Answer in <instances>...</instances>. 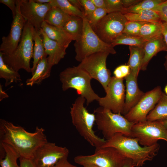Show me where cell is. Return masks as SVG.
<instances>
[{"mask_svg":"<svg viewBox=\"0 0 167 167\" xmlns=\"http://www.w3.org/2000/svg\"><path fill=\"white\" fill-rule=\"evenodd\" d=\"M45 131L43 128L36 126L35 132L30 133L20 126H15L4 119L0 120V143L11 146L20 157L32 159L36 149L48 142Z\"/></svg>","mask_w":167,"mask_h":167,"instance_id":"cell-1","label":"cell"},{"mask_svg":"<svg viewBox=\"0 0 167 167\" xmlns=\"http://www.w3.org/2000/svg\"><path fill=\"white\" fill-rule=\"evenodd\" d=\"M138 139L121 133L115 134L106 142L102 147L116 149L125 158L131 159L135 167L142 166L147 161H151L157 155L160 148L158 143L149 147H141Z\"/></svg>","mask_w":167,"mask_h":167,"instance_id":"cell-2","label":"cell"},{"mask_svg":"<svg viewBox=\"0 0 167 167\" xmlns=\"http://www.w3.org/2000/svg\"><path fill=\"white\" fill-rule=\"evenodd\" d=\"M85 99L80 96L70 108L72 124L80 135L91 146L96 148L102 147L106 140L96 135L93 128L96 121L95 114L89 112L84 106Z\"/></svg>","mask_w":167,"mask_h":167,"instance_id":"cell-3","label":"cell"},{"mask_svg":"<svg viewBox=\"0 0 167 167\" xmlns=\"http://www.w3.org/2000/svg\"><path fill=\"white\" fill-rule=\"evenodd\" d=\"M59 79L63 91L70 88L76 90L80 96L85 98L88 105L94 101H97L100 97L92 87V78L89 75L77 66L67 68L61 71Z\"/></svg>","mask_w":167,"mask_h":167,"instance_id":"cell-4","label":"cell"},{"mask_svg":"<svg viewBox=\"0 0 167 167\" xmlns=\"http://www.w3.org/2000/svg\"><path fill=\"white\" fill-rule=\"evenodd\" d=\"M34 28L26 22L20 41L16 49L10 55L3 54L4 62L16 71L18 72L20 69H24L28 72L31 73L30 61L33 56Z\"/></svg>","mask_w":167,"mask_h":167,"instance_id":"cell-5","label":"cell"},{"mask_svg":"<svg viewBox=\"0 0 167 167\" xmlns=\"http://www.w3.org/2000/svg\"><path fill=\"white\" fill-rule=\"evenodd\" d=\"M98 129L101 131L106 140L115 134L121 133L132 137V128L134 123L128 121L121 114L99 107L94 111Z\"/></svg>","mask_w":167,"mask_h":167,"instance_id":"cell-6","label":"cell"},{"mask_svg":"<svg viewBox=\"0 0 167 167\" xmlns=\"http://www.w3.org/2000/svg\"><path fill=\"white\" fill-rule=\"evenodd\" d=\"M74 45L75 59L80 62L95 53L106 52L113 54L116 53L113 46L103 42L98 37L85 18H83L82 37L79 40L75 41Z\"/></svg>","mask_w":167,"mask_h":167,"instance_id":"cell-7","label":"cell"},{"mask_svg":"<svg viewBox=\"0 0 167 167\" xmlns=\"http://www.w3.org/2000/svg\"><path fill=\"white\" fill-rule=\"evenodd\" d=\"M126 158L113 147H101L96 148L92 155H78L74 160L76 163L82 166L92 164L99 167H122Z\"/></svg>","mask_w":167,"mask_h":167,"instance_id":"cell-8","label":"cell"},{"mask_svg":"<svg viewBox=\"0 0 167 167\" xmlns=\"http://www.w3.org/2000/svg\"><path fill=\"white\" fill-rule=\"evenodd\" d=\"M127 21L121 13H108L96 25L92 28L102 41L111 45L123 33Z\"/></svg>","mask_w":167,"mask_h":167,"instance_id":"cell-9","label":"cell"},{"mask_svg":"<svg viewBox=\"0 0 167 167\" xmlns=\"http://www.w3.org/2000/svg\"><path fill=\"white\" fill-rule=\"evenodd\" d=\"M131 131L132 138H137L139 143L144 147L156 144L159 139L167 142V129L160 121L146 120L135 123Z\"/></svg>","mask_w":167,"mask_h":167,"instance_id":"cell-10","label":"cell"},{"mask_svg":"<svg viewBox=\"0 0 167 167\" xmlns=\"http://www.w3.org/2000/svg\"><path fill=\"white\" fill-rule=\"evenodd\" d=\"M109 54L106 52L94 53L86 58L77 66L86 71L92 79L98 81L105 91L112 77L111 73L106 65V59Z\"/></svg>","mask_w":167,"mask_h":167,"instance_id":"cell-11","label":"cell"},{"mask_svg":"<svg viewBox=\"0 0 167 167\" xmlns=\"http://www.w3.org/2000/svg\"><path fill=\"white\" fill-rule=\"evenodd\" d=\"M105 91V96L97 101L100 106L113 113L122 114L125 99L123 79L112 77Z\"/></svg>","mask_w":167,"mask_h":167,"instance_id":"cell-12","label":"cell"},{"mask_svg":"<svg viewBox=\"0 0 167 167\" xmlns=\"http://www.w3.org/2000/svg\"><path fill=\"white\" fill-rule=\"evenodd\" d=\"M162 92L161 87L157 86L145 93L138 103L124 117L135 124L146 120L148 115L155 107Z\"/></svg>","mask_w":167,"mask_h":167,"instance_id":"cell-13","label":"cell"},{"mask_svg":"<svg viewBox=\"0 0 167 167\" xmlns=\"http://www.w3.org/2000/svg\"><path fill=\"white\" fill-rule=\"evenodd\" d=\"M69 150L65 147L47 142L34 152L32 160L35 167H53L62 158L68 156Z\"/></svg>","mask_w":167,"mask_h":167,"instance_id":"cell-14","label":"cell"},{"mask_svg":"<svg viewBox=\"0 0 167 167\" xmlns=\"http://www.w3.org/2000/svg\"><path fill=\"white\" fill-rule=\"evenodd\" d=\"M18 2L20 14L26 22L40 29L46 13L52 7L50 4H40L33 0H18Z\"/></svg>","mask_w":167,"mask_h":167,"instance_id":"cell-15","label":"cell"},{"mask_svg":"<svg viewBox=\"0 0 167 167\" xmlns=\"http://www.w3.org/2000/svg\"><path fill=\"white\" fill-rule=\"evenodd\" d=\"M17 11L11 25L8 35L2 38L0 52L3 55L11 54L17 48L20 41L26 21L20 14L18 0L16 2Z\"/></svg>","mask_w":167,"mask_h":167,"instance_id":"cell-16","label":"cell"},{"mask_svg":"<svg viewBox=\"0 0 167 167\" xmlns=\"http://www.w3.org/2000/svg\"><path fill=\"white\" fill-rule=\"evenodd\" d=\"M138 77L131 72L125 78L126 93L125 105L122 113L124 115L134 106L144 95L145 93L139 88Z\"/></svg>","mask_w":167,"mask_h":167,"instance_id":"cell-17","label":"cell"},{"mask_svg":"<svg viewBox=\"0 0 167 167\" xmlns=\"http://www.w3.org/2000/svg\"><path fill=\"white\" fill-rule=\"evenodd\" d=\"M161 51H167V45L162 34L147 41L143 48V58L141 70H146L152 58Z\"/></svg>","mask_w":167,"mask_h":167,"instance_id":"cell-18","label":"cell"},{"mask_svg":"<svg viewBox=\"0 0 167 167\" xmlns=\"http://www.w3.org/2000/svg\"><path fill=\"white\" fill-rule=\"evenodd\" d=\"M45 52L49 65L52 67L58 63L66 54V49L57 42L49 38L42 29H40Z\"/></svg>","mask_w":167,"mask_h":167,"instance_id":"cell-19","label":"cell"},{"mask_svg":"<svg viewBox=\"0 0 167 167\" xmlns=\"http://www.w3.org/2000/svg\"><path fill=\"white\" fill-rule=\"evenodd\" d=\"M41 28L49 38L57 42L66 49L73 41L62 28L50 25L44 21Z\"/></svg>","mask_w":167,"mask_h":167,"instance_id":"cell-20","label":"cell"},{"mask_svg":"<svg viewBox=\"0 0 167 167\" xmlns=\"http://www.w3.org/2000/svg\"><path fill=\"white\" fill-rule=\"evenodd\" d=\"M52 67L49 63L47 57L41 59L38 62L32 76L26 80V85L32 86L35 84H40L50 76Z\"/></svg>","mask_w":167,"mask_h":167,"instance_id":"cell-21","label":"cell"},{"mask_svg":"<svg viewBox=\"0 0 167 167\" xmlns=\"http://www.w3.org/2000/svg\"><path fill=\"white\" fill-rule=\"evenodd\" d=\"M33 39L34 43L33 56V65L31 68L32 75L35 71L39 62L43 58L47 57V56L45 52L40 29L34 28Z\"/></svg>","mask_w":167,"mask_h":167,"instance_id":"cell-22","label":"cell"},{"mask_svg":"<svg viewBox=\"0 0 167 167\" xmlns=\"http://www.w3.org/2000/svg\"><path fill=\"white\" fill-rule=\"evenodd\" d=\"M62 28L73 40L78 41L80 39L83 34V18L71 15Z\"/></svg>","mask_w":167,"mask_h":167,"instance_id":"cell-23","label":"cell"},{"mask_svg":"<svg viewBox=\"0 0 167 167\" xmlns=\"http://www.w3.org/2000/svg\"><path fill=\"white\" fill-rule=\"evenodd\" d=\"M71 16L58 8L52 7L46 13L44 21L50 25L62 28Z\"/></svg>","mask_w":167,"mask_h":167,"instance_id":"cell-24","label":"cell"},{"mask_svg":"<svg viewBox=\"0 0 167 167\" xmlns=\"http://www.w3.org/2000/svg\"><path fill=\"white\" fill-rule=\"evenodd\" d=\"M167 119V95L162 92L158 102L147 116V120L161 121Z\"/></svg>","mask_w":167,"mask_h":167,"instance_id":"cell-25","label":"cell"},{"mask_svg":"<svg viewBox=\"0 0 167 167\" xmlns=\"http://www.w3.org/2000/svg\"><path fill=\"white\" fill-rule=\"evenodd\" d=\"M129 49L130 54L127 65L130 67V72L138 77L143 61V48L129 46Z\"/></svg>","mask_w":167,"mask_h":167,"instance_id":"cell-26","label":"cell"},{"mask_svg":"<svg viewBox=\"0 0 167 167\" xmlns=\"http://www.w3.org/2000/svg\"><path fill=\"white\" fill-rule=\"evenodd\" d=\"M0 148L3 149L5 153L4 157L0 159L1 167H20L17 160L20 156L13 147L6 143H0Z\"/></svg>","mask_w":167,"mask_h":167,"instance_id":"cell-27","label":"cell"},{"mask_svg":"<svg viewBox=\"0 0 167 167\" xmlns=\"http://www.w3.org/2000/svg\"><path fill=\"white\" fill-rule=\"evenodd\" d=\"M2 56L3 54L0 52V78L5 79V86L21 81L19 72L10 68L4 62Z\"/></svg>","mask_w":167,"mask_h":167,"instance_id":"cell-28","label":"cell"},{"mask_svg":"<svg viewBox=\"0 0 167 167\" xmlns=\"http://www.w3.org/2000/svg\"><path fill=\"white\" fill-rule=\"evenodd\" d=\"M162 22L160 23L146 22L142 26L139 36L148 41L161 35Z\"/></svg>","mask_w":167,"mask_h":167,"instance_id":"cell-29","label":"cell"},{"mask_svg":"<svg viewBox=\"0 0 167 167\" xmlns=\"http://www.w3.org/2000/svg\"><path fill=\"white\" fill-rule=\"evenodd\" d=\"M147 41L139 36H135L122 33L112 44L114 47L119 45H127L143 48Z\"/></svg>","mask_w":167,"mask_h":167,"instance_id":"cell-30","label":"cell"},{"mask_svg":"<svg viewBox=\"0 0 167 167\" xmlns=\"http://www.w3.org/2000/svg\"><path fill=\"white\" fill-rule=\"evenodd\" d=\"M50 4L52 7L58 8L70 15L85 18L84 13L74 6L68 0H52Z\"/></svg>","mask_w":167,"mask_h":167,"instance_id":"cell-31","label":"cell"},{"mask_svg":"<svg viewBox=\"0 0 167 167\" xmlns=\"http://www.w3.org/2000/svg\"><path fill=\"white\" fill-rule=\"evenodd\" d=\"M162 0H144L129 8L125 9V12L134 13L144 9L152 10L155 7L162 3Z\"/></svg>","mask_w":167,"mask_h":167,"instance_id":"cell-32","label":"cell"},{"mask_svg":"<svg viewBox=\"0 0 167 167\" xmlns=\"http://www.w3.org/2000/svg\"><path fill=\"white\" fill-rule=\"evenodd\" d=\"M123 14L129 21L147 22L154 23H160L162 22L160 19L144 15L129 12H125Z\"/></svg>","mask_w":167,"mask_h":167,"instance_id":"cell-33","label":"cell"},{"mask_svg":"<svg viewBox=\"0 0 167 167\" xmlns=\"http://www.w3.org/2000/svg\"><path fill=\"white\" fill-rule=\"evenodd\" d=\"M146 22H147L127 21L126 23L123 33L131 35L139 36L141 28Z\"/></svg>","mask_w":167,"mask_h":167,"instance_id":"cell-34","label":"cell"},{"mask_svg":"<svg viewBox=\"0 0 167 167\" xmlns=\"http://www.w3.org/2000/svg\"><path fill=\"white\" fill-rule=\"evenodd\" d=\"M107 14L105 9L96 8L90 15L86 18L92 27L96 25Z\"/></svg>","mask_w":167,"mask_h":167,"instance_id":"cell-35","label":"cell"},{"mask_svg":"<svg viewBox=\"0 0 167 167\" xmlns=\"http://www.w3.org/2000/svg\"><path fill=\"white\" fill-rule=\"evenodd\" d=\"M106 10L108 14L120 12L123 13L125 9L123 6L122 0H104Z\"/></svg>","mask_w":167,"mask_h":167,"instance_id":"cell-36","label":"cell"},{"mask_svg":"<svg viewBox=\"0 0 167 167\" xmlns=\"http://www.w3.org/2000/svg\"><path fill=\"white\" fill-rule=\"evenodd\" d=\"M152 10L157 13L162 21L167 23V0H164Z\"/></svg>","mask_w":167,"mask_h":167,"instance_id":"cell-37","label":"cell"},{"mask_svg":"<svg viewBox=\"0 0 167 167\" xmlns=\"http://www.w3.org/2000/svg\"><path fill=\"white\" fill-rule=\"evenodd\" d=\"M130 73L129 66L126 65H122L117 67L113 73L114 76L118 79H123L128 75Z\"/></svg>","mask_w":167,"mask_h":167,"instance_id":"cell-38","label":"cell"},{"mask_svg":"<svg viewBox=\"0 0 167 167\" xmlns=\"http://www.w3.org/2000/svg\"><path fill=\"white\" fill-rule=\"evenodd\" d=\"M84 10L85 18L90 15L96 8L91 0H80Z\"/></svg>","mask_w":167,"mask_h":167,"instance_id":"cell-39","label":"cell"},{"mask_svg":"<svg viewBox=\"0 0 167 167\" xmlns=\"http://www.w3.org/2000/svg\"><path fill=\"white\" fill-rule=\"evenodd\" d=\"M17 0H0V2L7 6L11 11L13 18L15 16L17 11Z\"/></svg>","mask_w":167,"mask_h":167,"instance_id":"cell-40","label":"cell"},{"mask_svg":"<svg viewBox=\"0 0 167 167\" xmlns=\"http://www.w3.org/2000/svg\"><path fill=\"white\" fill-rule=\"evenodd\" d=\"M68 156H65L61 158L53 167H77L68 161Z\"/></svg>","mask_w":167,"mask_h":167,"instance_id":"cell-41","label":"cell"},{"mask_svg":"<svg viewBox=\"0 0 167 167\" xmlns=\"http://www.w3.org/2000/svg\"><path fill=\"white\" fill-rule=\"evenodd\" d=\"M133 13L144 15L160 19L157 13L151 9L142 10Z\"/></svg>","mask_w":167,"mask_h":167,"instance_id":"cell-42","label":"cell"},{"mask_svg":"<svg viewBox=\"0 0 167 167\" xmlns=\"http://www.w3.org/2000/svg\"><path fill=\"white\" fill-rule=\"evenodd\" d=\"M19 159L20 167H35L32 160L31 159L20 157Z\"/></svg>","mask_w":167,"mask_h":167,"instance_id":"cell-43","label":"cell"},{"mask_svg":"<svg viewBox=\"0 0 167 167\" xmlns=\"http://www.w3.org/2000/svg\"><path fill=\"white\" fill-rule=\"evenodd\" d=\"M140 0H122L123 7L125 9L131 7L140 2Z\"/></svg>","mask_w":167,"mask_h":167,"instance_id":"cell-44","label":"cell"},{"mask_svg":"<svg viewBox=\"0 0 167 167\" xmlns=\"http://www.w3.org/2000/svg\"><path fill=\"white\" fill-rule=\"evenodd\" d=\"M96 8L104 9L106 10L104 0H91Z\"/></svg>","mask_w":167,"mask_h":167,"instance_id":"cell-45","label":"cell"},{"mask_svg":"<svg viewBox=\"0 0 167 167\" xmlns=\"http://www.w3.org/2000/svg\"><path fill=\"white\" fill-rule=\"evenodd\" d=\"M68 0L74 6L84 13V8L80 0Z\"/></svg>","mask_w":167,"mask_h":167,"instance_id":"cell-46","label":"cell"},{"mask_svg":"<svg viewBox=\"0 0 167 167\" xmlns=\"http://www.w3.org/2000/svg\"><path fill=\"white\" fill-rule=\"evenodd\" d=\"M162 34L164 37L165 41L167 45V23L162 22Z\"/></svg>","mask_w":167,"mask_h":167,"instance_id":"cell-47","label":"cell"},{"mask_svg":"<svg viewBox=\"0 0 167 167\" xmlns=\"http://www.w3.org/2000/svg\"><path fill=\"white\" fill-rule=\"evenodd\" d=\"M135 165L132 161L126 158L122 167H134Z\"/></svg>","mask_w":167,"mask_h":167,"instance_id":"cell-48","label":"cell"},{"mask_svg":"<svg viewBox=\"0 0 167 167\" xmlns=\"http://www.w3.org/2000/svg\"><path fill=\"white\" fill-rule=\"evenodd\" d=\"M8 97V95L2 89V86H0V100Z\"/></svg>","mask_w":167,"mask_h":167,"instance_id":"cell-49","label":"cell"},{"mask_svg":"<svg viewBox=\"0 0 167 167\" xmlns=\"http://www.w3.org/2000/svg\"><path fill=\"white\" fill-rule=\"evenodd\" d=\"M35 2L40 4L50 3L52 0H33Z\"/></svg>","mask_w":167,"mask_h":167,"instance_id":"cell-50","label":"cell"},{"mask_svg":"<svg viewBox=\"0 0 167 167\" xmlns=\"http://www.w3.org/2000/svg\"><path fill=\"white\" fill-rule=\"evenodd\" d=\"M165 128L167 129V119L160 121Z\"/></svg>","mask_w":167,"mask_h":167,"instance_id":"cell-51","label":"cell"},{"mask_svg":"<svg viewBox=\"0 0 167 167\" xmlns=\"http://www.w3.org/2000/svg\"><path fill=\"white\" fill-rule=\"evenodd\" d=\"M83 167H99V166L92 164H86L83 165Z\"/></svg>","mask_w":167,"mask_h":167,"instance_id":"cell-52","label":"cell"},{"mask_svg":"<svg viewBox=\"0 0 167 167\" xmlns=\"http://www.w3.org/2000/svg\"><path fill=\"white\" fill-rule=\"evenodd\" d=\"M165 59L164 65L165 70L167 71V55L165 56Z\"/></svg>","mask_w":167,"mask_h":167,"instance_id":"cell-53","label":"cell"},{"mask_svg":"<svg viewBox=\"0 0 167 167\" xmlns=\"http://www.w3.org/2000/svg\"><path fill=\"white\" fill-rule=\"evenodd\" d=\"M164 90L165 93L167 95V85L165 86Z\"/></svg>","mask_w":167,"mask_h":167,"instance_id":"cell-54","label":"cell"}]
</instances>
